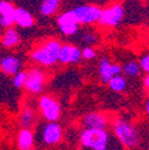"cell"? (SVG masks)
<instances>
[{
	"mask_svg": "<svg viewBox=\"0 0 149 150\" xmlns=\"http://www.w3.org/2000/svg\"><path fill=\"white\" fill-rule=\"evenodd\" d=\"M112 131L118 142L126 149H135L141 144L138 129L126 118L117 117L112 122Z\"/></svg>",
	"mask_w": 149,
	"mask_h": 150,
	"instance_id": "cell-1",
	"label": "cell"
},
{
	"mask_svg": "<svg viewBox=\"0 0 149 150\" xmlns=\"http://www.w3.org/2000/svg\"><path fill=\"white\" fill-rule=\"evenodd\" d=\"M62 43L59 40H48L41 45L36 47L30 52V59L32 62L37 63L41 67L50 68L59 62V55Z\"/></svg>",
	"mask_w": 149,
	"mask_h": 150,
	"instance_id": "cell-2",
	"label": "cell"
},
{
	"mask_svg": "<svg viewBox=\"0 0 149 150\" xmlns=\"http://www.w3.org/2000/svg\"><path fill=\"white\" fill-rule=\"evenodd\" d=\"M79 142L86 150H109L111 135L107 129L84 127L79 137Z\"/></svg>",
	"mask_w": 149,
	"mask_h": 150,
	"instance_id": "cell-3",
	"label": "cell"
},
{
	"mask_svg": "<svg viewBox=\"0 0 149 150\" xmlns=\"http://www.w3.org/2000/svg\"><path fill=\"white\" fill-rule=\"evenodd\" d=\"M48 81V74L44 69L32 67L26 70V79L23 88L31 96L42 94Z\"/></svg>",
	"mask_w": 149,
	"mask_h": 150,
	"instance_id": "cell-4",
	"label": "cell"
},
{
	"mask_svg": "<svg viewBox=\"0 0 149 150\" xmlns=\"http://www.w3.org/2000/svg\"><path fill=\"white\" fill-rule=\"evenodd\" d=\"M38 112L47 122H57L61 117V105L57 99L49 94L38 98Z\"/></svg>",
	"mask_w": 149,
	"mask_h": 150,
	"instance_id": "cell-5",
	"label": "cell"
},
{
	"mask_svg": "<svg viewBox=\"0 0 149 150\" xmlns=\"http://www.w3.org/2000/svg\"><path fill=\"white\" fill-rule=\"evenodd\" d=\"M41 141L43 144L48 146H53L59 144L63 138V129L56 122H48L45 123L40 131Z\"/></svg>",
	"mask_w": 149,
	"mask_h": 150,
	"instance_id": "cell-6",
	"label": "cell"
},
{
	"mask_svg": "<svg viewBox=\"0 0 149 150\" xmlns=\"http://www.w3.org/2000/svg\"><path fill=\"white\" fill-rule=\"evenodd\" d=\"M124 18V8L122 5L116 4L106 10H101L98 23L104 28H116Z\"/></svg>",
	"mask_w": 149,
	"mask_h": 150,
	"instance_id": "cell-7",
	"label": "cell"
},
{
	"mask_svg": "<svg viewBox=\"0 0 149 150\" xmlns=\"http://www.w3.org/2000/svg\"><path fill=\"white\" fill-rule=\"evenodd\" d=\"M73 12L75 14L79 24H82V25H91V24L98 23L101 14V10L93 5L77 6L75 8H73Z\"/></svg>",
	"mask_w": 149,
	"mask_h": 150,
	"instance_id": "cell-8",
	"label": "cell"
},
{
	"mask_svg": "<svg viewBox=\"0 0 149 150\" xmlns=\"http://www.w3.org/2000/svg\"><path fill=\"white\" fill-rule=\"evenodd\" d=\"M98 74L100 81L104 85H107V82L115 75L122 74V66L119 63L112 62L109 57H101L98 63Z\"/></svg>",
	"mask_w": 149,
	"mask_h": 150,
	"instance_id": "cell-9",
	"label": "cell"
},
{
	"mask_svg": "<svg viewBox=\"0 0 149 150\" xmlns=\"http://www.w3.org/2000/svg\"><path fill=\"white\" fill-rule=\"evenodd\" d=\"M57 25L65 36H74L79 31V22L73 10L66 11L57 17Z\"/></svg>",
	"mask_w": 149,
	"mask_h": 150,
	"instance_id": "cell-10",
	"label": "cell"
},
{
	"mask_svg": "<svg viewBox=\"0 0 149 150\" xmlns=\"http://www.w3.org/2000/svg\"><path fill=\"white\" fill-rule=\"evenodd\" d=\"M81 123L84 127H92V129H107V126L111 124L110 117L104 113V112H88L86 113Z\"/></svg>",
	"mask_w": 149,
	"mask_h": 150,
	"instance_id": "cell-11",
	"label": "cell"
},
{
	"mask_svg": "<svg viewBox=\"0 0 149 150\" xmlns=\"http://www.w3.org/2000/svg\"><path fill=\"white\" fill-rule=\"evenodd\" d=\"M82 60L81 57V50L74 44H62L59 55V62L61 64H77Z\"/></svg>",
	"mask_w": 149,
	"mask_h": 150,
	"instance_id": "cell-12",
	"label": "cell"
},
{
	"mask_svg": "<svg viewBox=\"0 0 149 150\" xmlns=\"http://www.w3.org/2000/svg\"><path fill=\"white\" fill-rule=\"evenodd\" d=\"M22 69V61L16 55H7L0 60V71L7 76H13Z\"/></svg>",
	"mask_w": 149,
	"mask_h": 150,
	"instance_id": "cell-13",
	"label": "cell"
},
{
	"mask_svg": "<svg viewBox=\"0 0 149 150\" xmlns=\"http://www.w3.org/2000/svg\"><path fill=\"white\" fill-rule=\"evenodd\" d=\"M14 19L16 7L6 0H0V26L10 28L14 24Z\"/></svg>",
	"mask_w": 149,
	"mask_h": 150,
	"instance_id": "cell-14",
	"label": "cell"
},
{
	"mask_svg": "<svg viewBox=\"0 0 149 150\" xmlns=\"http://www.w3.org/2000/svg\"><path fill=\"white\" fill-rule=\"evenodd\" d=\"M18 150H31L35 146V135L31 129L22 127L17 135Z\"/></svg>",
	"mask_w": 149,
	"mask_h": 150,
	"instance_id": "cell-15",
	"label": "cell"
},
{
	"mask_svg": "<svg viewBox=\"0 0 149 150\" xmlns=\"http://www.w3.org/2000/svg\"><path fill=\"white\" fill-rule=\"evenodd\" d=\"M36 122H37L36 111L29 105L23 106L19 112V116H18V124L21 125V127L31 129L36 124Z\"/></svg>",
	"mask_w": 149,
	"mask_h": 150,
	"instance_id": "cell-16",
	"label": "cell"
},
{
	"mask_svg": "<svg viewBox=\"0 0 149 150\" xmlns=\"http://www.w3.org/2000/svg\"><path fill=\"white\" fill-rule=\"evenodd\" d=\"M21 43V35L17 31V29L10 26L6 28L3 37H1V44L6 49H12L18 47Z\"/></svg>",
	"mask_w": 149,
	"mask_h": 150,
	"instance_id": "cell-17",
	"label": "cell"
},
{
	"mask_svg": "<svg viewBox=\"0 0 149 150\" xmlns=\"http://www.w3.org/2000/svg\"><path fill=\"white\" fill-rule=\"evenodd\" d=\"M14 23L22 29H30L35 24V18L32 17V14L28 10L19 7V8H16Z\"/></svg>",
	"mask_w": 149,
	"mask_h": 150,
	"instance_id": "cell-18",
	"label": "cell"
},
{
	"mask_svg": "<svg viewBox=\"0 0 149 150\" xmlns=\"http://www.w3.org/2000/svg\"><path fill=\"white\" fill-rule=\"evenodd\" d=\"M142 73V69H141V66H140V62L138 61H135V60H130V61H126L123 66H122V74H124L125 78H138Z\"/></svg>",
	"mask_w": 149,
	"mask_h": 150,
	"instance_id": "cell-19",
	"label": "cell"
},
{
	"mask_svg": "<svg viewBox=\"0 0 149 150\" xmlns=\"http://www.w3.org/2000/svg\"><path fill=\"white\" fill-rule=\"evenodd\" d=\"M107 86L111 91H114L116 93H123L128 88V80L124 75L118 74V75H115V76L107 82Z\"/></svg>",
	"mask_w": 149,
	"mask_h": 150,
	"instance_id": "cell-20",
	"label": "cell"
},
{
	"mask_svg": "<svg viewBox=\"0 0 149 150\" xmlns=\"http://www.w3.org/2000/svg\"><path fill=\"white\" fill-rule=\"evenodd\" d=\"M61 0H43L40 5V13L43 17H50L59 10Z\"/></svg>",
	"mask_w": 149,
	"mask_h": 150,
	"instance_id": "cell-21",
	"label": "cell"
},
{
	"mask_svg": "<svg viewBox=\"0 0 149 150\" xmlns=\"http://www.w3.org/2000/svg\"><path fill=\"white\" fill-rule=\"evenodd\" d=\"M26 79V70H19L12 76V83L16 88H23Z\"/></svg>",
	"mask_w": 149,
	"mask_h": 150,
	"instance_id": "cell-22",
	"label": "cell"
},
{
	"mask_svg": "<svg viewBox=\"0 0 149 150\" xmlns=\"http://www.w3.org/2000/svg\"><path fill=\"white\" fill-rule=\"evenodd\" d=\"M80 38H81V42L85 44V45H93V44H96L97 43V35L96 33H93L91 31H85L80 35Z\"/></svg>",
	"mask_w": 149,
	"mask_h": 150,
	"instance_id": "cell-23",
	"label": "cell"
},
{
	"mask_svg": "<svg viewBox=\"0 0 149 150\" xmlns=\"http://www.w3.org/2000/svg\"><path fill=\"white\" fill-rule=\"evenodd\" d=\"M81 57H82V60H86V61L94 60L97 57V52H96L94 48L91 47V45H86L81 50Z\"/></svg>",
	"mask_w": 149,
	"mask_h": 150,
	"instance_id": "cell-24",
	"label": "cell"
},
{
	"mask_svg": "<svg viewBox=\"0 0 149 150\" xmlns=\"http://www.w3.org/2000/svg\"><path fill=\"white\" fill-rule=\"evenodd\" d=\"M138 62H140V66H141L142 71L145 73V74H149V54L143 55Z\"/></svg>",
	"mask_w": 149,
	"mask_h": 150,
	"instance_id": "cell-25",
	"label": "cell"
},
{
	"mask_svg": "<svg viewBox=\"0 0 149 150\" xmlns=\"http://www.w3.org/2000/svg\"><path fill=\"white\" fill-rule=\"evenodd\" d=\"M143 86H144L145 92L149 94V74H147L144 76V79H143Z\"/></svg>",
	"mask_w": 149,
	"mask_h": 150,
	"instance_id": "cell-26",
	"label": "cell"
},
{
	"mask_svg": "<svg viewBox=\"0 0 149 150\" xmlns=\"http://www.w3.org/2000/svg\"><path fill=\"white\" fill-rule=\"evenodd\" d=\"M144 111H145V115H147V117L149 118V98L145 100V103H144Z\"/></svg>",
	"mask_w": 149,
	"mask_h": 150,
	"instance_id": "cell-27",
	"label": "cell"
},
{
	"mask_svg": "<svg viewBox=\"0 0 149 150\" xmlns=\"http://www.w3.org/2000/svg\"><path fill=\"white\" fill-rule=\"evenodd\" d=\"M31 150H40V149H37V148H35V146H33V148H32Z\"/></svg>",
	"mask_w": 149,
	"mask_h": 150,
	"instance_id": "cell-28",
	"label": "cell"
}]
</instances>
